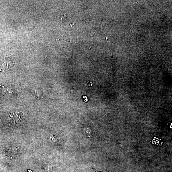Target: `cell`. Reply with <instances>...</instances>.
<instances>
[{"mask_svg":"<svg viewBox=\"0 0 172 172\" xmlns=\"http://www.w3.org/2000/svg\"><path fill=\"white\" fill-rule=\"evenodd\" d=\"M21 114L19 112H11L8 115V123L11 126L17 124L21 119Z\"/></svg>","mask_w":172,"mask_h":172,"instance_id":"1","label":"cell"},{"mask_svg":"<svg viewBox=\"0 0 172 172\" xmlns=\"http://www.w3.org/2000/svg\"><path fill=\"white\" fill-rule=\"evenodd\" d=\"M18 148L16 146L9 145L7 146L5 150V153L7 156L12 157L16 156L18 153Z\"/></svg>","mask_w":172,"mask_h":172,"instance_id":"2","label":"cell"},{"mask_svg":"<svg viewBox=\"0 0 172 172\" xmlns=\"http://www.w3.org/2000/svg\"><path fill=\"white\" fill-rule=\"evenodd\" d=\"M53 167L50 165H46L44 168V172H52Z\"/></svg>","mask_w":172,"mask_h":172,"instance_id":"3","label":"cell"},{"mask_svg":"<svg viewBox=\"0 0 172 172\" xmlns=\"http://www.w3.org/2000/svg\"></svg>","mask_w":172,"mask_h":172,"instance_id":"4","label":"cell"}]
</instances>
